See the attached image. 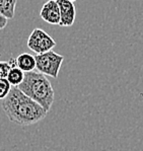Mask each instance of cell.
I'll list each match as a JSON object with an SVG mask.
<instances>
[{"instance_id": "3", "label": "cell", "mask_w": 143, "mask_h": 151, "mask_svg": "<svg viewBox=\"0 0 143 151\" xmlns=\"http://www.w3.org/2000/svg\"><path fill=\"white\" fill-rule=\"evenodd\" d=\"M34 58H36V69L39 72L53 78L58 77L62 63L64 61L63 56L51 50L43 54H37Z\"/></svg>"}, {"instance_id": "2", "label": "cell", "mask_w": 143, "mask_h": 151, "mask_svg": "<svg viewBox=\"0 0 143 151\" xmlns=\"http://www.w3.org/2000/svg\"><path fill=\"white\" fill-rule=\"evenodd\" d=\"M17 87L42 106L46 111L51 110L54 103V88L43 73L39 71L24 72V81Z\"/></svg>"}, {"instance_id": "13", "label": "cell", "mask_w": 143, "mask_h": 151, "mask_svg": "<svg viewBox=\"0 0 143 151\" xmlns=\"http://www.w3.org/2000/svg\"><path fill=\"white\" fill-rule=\"evenodd\" d=\"M69 1H71V2H74V1H76V0H69Z\"/></svg>"}, {"instance_id": "5", "label": "cell", "mask_w": 143, "mask_h": 151, "mask_svg": "<svg viewBox=\"0 0 143 151\" xmlns=\"http://www.w3.org/2000/svg\"><path fill=\"white\" fill-rule=\"evenodd\" d=\"M40 16L44 22L50 24H58L61 22L59 5L56 0H48L40 11Z\"/></svg>"}, {"instance_id": "8", "label": "cell", "mask_w": 143, "mask_h": 151, "mask_svg": "<svg viewBox=\"0 0 143 151\" xmlns=\"http://www.w3.org/2000/svg\"><path fill=\"white\" fill-rule=\"evenodd\" d=\"M17 0H0V14L11 19L14 16Z\"/></svg>"}, {"instance_id": "4", "label": "cell", "mask_w": 143, "mask_h": 151, "mask_svg": "<svg viewBox=\"0 0 143 151\" xmlns=\"http://www.w3.org/2000/svg\"><path fill=\"white\" fill-rule=\"evenodd\" d=\"M56 42L42 29H34L27 40V47L36 54H43L53 50Z\"/></svg>"}, {"instance_id": "6", "label": "cell", "mask_w": 143, "mask_h": 151, "mask_svg": "<svg viewBox=\"0 0 143 151\" xmlns=\"http://www.w3.org/2000/svg\"><path fill=\"white\" fill-rule=\"evenodd\" d=\"M59 5L60 15H61V22L60 27H71L74 24L75 20V5L73 2L69 0H56Z\"/></svg>"}, {"instance_id": "9", "label": "cell", "mask_w": 143, "mask_h": 151, "mask_svg": "<svg viewBox=\"0 0 143 151\" xmlns=\"http://www.w3.org/2000/svg\"><path fill=\"white\" fill-rule=\"evenodd\" d=\"M7 80L11 84V86H18L20 83L24 81V72L20 70L18 67L13 66L10 68V70L8 71L7 74Z\"/></svg>"}, {"instance_id": "7", "label": "cell", "mask_w": 143, "mask_h": 151, "mask_svg": "<svg viewBox=\"0 0 143 151\" xmlns=\"http://www.w3.org/2000/svg\"><path fill=\"white\" fill-rule=\"evenodd\" d=\"M15 65L24 72L34 71L36 68V58L29 53H22L15 58Z\"/></svg>"}, {"instance_id": "10", "label": "cell", "mask_w": 143, "mask_h": 151, "mask_svg": "<svg viewBox=\"0 0 143 151\" xmlns=\"http://www.w3.org/2000/svg\"><path fill=\"white\" fill-rule=\"evenodd\" d=\"M13 66H17V65H15V59H10L8 62L0 61V79H1V78L7 77L8 71L10 70V68Z\"/></svg>"}, {"instance_id": "11", "label": "cell", "mask_w": 143, "mask_h": 151, "mask_svg": "<svg viewBox=\"0 0 143 151\" xmlns=\"http://www.w3.org/2000/svg\"><path fill=\"white\" fill-rule=\"evenodd\" d=\"M11 84L9 83L7 78H1L0 79V99H4L11 89Z\"/></svg>"}, {"instance_id": "1", "label": "cell", "mask_w": 143, "mask_h": 151, "mask_svg": "<svg viewBox=\"0 0 143 151\" xmlns=\"http://www.w3.org/2000/svg\"><path fill=\"white\" fill-rule=\"evenodd\" d=\"M2 109L10 122L18 126H31L44 120L48 111L37 101L24 94L17 86H12L2 99Z\"/></svg>"}, {"instance_id": "12", "label": "cell", "mask_w": 143, "mask_h": 151, "mask_svg": "<svg viewBox=\"0 0 143 151\" xmlns=\"http://www.w3.org/2000/svg\"><path fill=\"white\" fill-rule=\"evenodd\" d=\"M7 22H8V18H6L4 15L0 14V29H3L7 25Z\"/></svg>"}]
</instances>
